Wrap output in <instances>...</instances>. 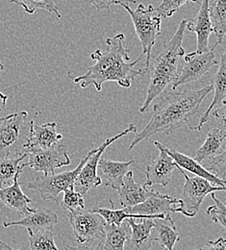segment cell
Masks as SVG:
<instances>
[{
  "mask_svg": "<svg viewBox=\"0 0 226 250\" xmlns=\"http://www.w3.org/2000/svg\"><path fill=\"white\" fill-rule=\"evenodd\" d=\"M106 45V50L97 49L91 54V59L95 63L88 67L87 72L73 79V82L80 88L86 89L94 85L97 92H100L103 84L111 81L128 89L136 77L144 74V70L134 68L142 60L143 55L134 62H130L129 49L125 43L123 33L108 38Z\"/></svg>",
  "mask_w": 226,
  "mask_h": 250,
  "instance_id": "obj_1",
  "label": "cell"
},
{
  "mask_svg": "<svg viewBox=\"0 0 226 250\" xmlns=\"http://www.w3.org/2000/svg\"><path fill=\"white\" fill-rule=\"evenodd\" d=\"M212 91L213 86L208 85L198 90L159 95L154 104L150 121L143 131L136 135L130 145L129 150L155 134L168 135L184 124H189V119L199 110L202 101Z\"/></svg>",
  "mask_w": 226,
  "mask_h": 250,
  "instance_id": "obj_2",
  "label": "cell"
},
{
  "mask_svg": "<svg viewBox=\"0 0 226 250\" xmlns=\"http://www.w3.org/2000/svg\"><path fill=\"white\" fill-rule=\"evenodd\" d=\"M186 20H182L177 30L169 42H167L159 55L155 58L152 65H149L150 77L147 94L144 103L140 108L141 113H145L153 100H155L164 89L173 84L178 75V63L186 51L182 46L184 34L186 31Z\"/></svg>",
  "mask_w": 226,
  "mask_h": 250,
  "instance_id": "obj_3",
  "label": "cell"
},
{
  "mask_svg": "<svg viewBox=\"0 0 226 250\" xmlns=\"http://www.w3.org/2000/svg\"><path fill=\"white\" fill-rule=\"evenodd\" d=\"M121 6L128 12L143 47V55L146 56L144 69L145 73L149 69L151 51L156 42V38L161 34L162 19L158 15L154 16L155 9L151 5L145 8L142 3L135 10L126 4H121Z\"/></svg>",
  "mask_w": 226,
  "mask_h": 250,
  "instance_id": "obj_4",
  "label": "cell"
},
{
  "mask_svg": "<svg viewBox=\"0 0 226 250\" xmlns=\"http://www.w3.org/2000/svg\"><path fill=\"white\" fill-rule=\"evenodd\" d=\"M28 114L25 111L8 115L0 122V158L16 157L26 152L29 137Z\"/></svg>",
  "mask_w": 226,
  "mask_h": 250,
  "instance_id": "obj_5",
  "label": "cell"
},
{
  "mask_svg": "<svg viewBox=\"0 0 226 250\" xmlns=\"http://www.w3.org/2000/svg\"><path fill=\"white\" fill-rule=\"evenodd\" d=\"M176 169L183 175L185 183L182 188V203L179 205L180 213L188 218H194L199 211L204 198L215 191H226V187L213 185L208 180L199 176L187 175L184 169L176 167Z\"/></svg>",
  "mask_w": 226,
  "mask_h": 250,
  "instance_id": "obj_6",
  "label": "cell"
},
{
  "mask_svg": "<svg viewBox=\"0 0 226 250\" xmlns=\"http://www.w3.org/2000/svg\"><path fill=\"white\" fill-rule=\"evenodd\" d=\"M92 151H90L86 156L84 157L78 166L69 171L61 172L58 174H50V175H42L38 176L32 182H29L27 184V188L38 191L44 201H58V196L61 192L65 191V189L73 188L74 181L81 170L82 167L90 157Z\"/></svg>",
  "mask_w": 226,
  "mask_h": 250,
  "instance_id": "obj_7",
  "label": "cell"
},
{
  "mask_svg": "<svg viewBox=\"0 0 226 250\" xmlns=\"http://www.w3.org/2000/svg\"><path fill=\"white\" fill-rule=\"evenodd\" d=\"M137 132V127L134 124H130L129 126L122 131L121 133H118L112 138L107 139L99 147L95 148L92 150V153L84 166L82 167L81 170L79 171L75 181L73 188L84 195L86 192H88L90 189L98 187L101 185V180L97 174V165L100 160V158L103 155L104 151L108 146H110L114 142L117 140L123 138V136H126L130 133H136Z\"/></svg>",
  "mask_w": 226,
  "mask_h": 250,
  "instance_id": "obj_8",
  "label": "cell"
},
{
  "mask_svg": "<svg viewBox=\"0 0 226 250\" xmlns=\"http://www.w3.org/2000/svg\"><path fill=\"white\" fill-rule=\"evenodd\" d=\"M68 219L79 245L103 241L107 223L97 213L82 209L68 213Z\"/></svg>",
  "mask_w": 226,
  "mask_h": 250,
  "instance_id": "obj_9",
  "label": "cell"
},
{
  "mask_svg": "<svg viewBox=\"0 0 226 250\" xmlns=\"http://www.w3.org/2000/svg\"><path fill=\"white\" fill-rule=\"evenodd\" d=\"M181 203L180 198L151 190L149 196L144 202L124 209L127 213L133 215V219H163L170 216L172 213H180L179 205Z\"/></svg>",
  "mask_w": 226,
  "mask_h": 250,
  "instance_id": "obj_10",
  "label": "cell"
},
{
  "mask_svg": "<svg viewBox=\"0 0 226 250\" xmlns=\"http://www.w3.org/2000/svg\"><path fill=\"white\" fill-rule=\"evenodd\" d=\"M26 153L27 162L22 164V167H28L44 176L53 174L55 169L70 164L65 146L59 143L43 149H29Z\"/></svg>",
  "mask_w": 226,
  "mask_h": 250,
  "instance_id": "obj_11",
  "label": "cell"
},
{
  "mask_svg": "<svg viewBox=\"0 0 226 250\" xmlns=\"http://www.w3.org/2000/svg\"><path fill=\"white\" fill-rule=\"evenodd\" d=\"M213 46L212 49H209L203 53H185L184 55V64L182 68L178 71V75L175 81L172 84V90H176L178 87L191 84L200 80L210 69L219 64L216 60V55Z\"/></svg>",
  "mask_w": 226,
  "mask_h": 250,
  "instance_id": "obj_12",
  "label": "cell"
},
{
  "mask_svg": "<svg viewBox=\"0 0 226 250\" xmlns=\"http://www.w3.org/2000/svg\"><path fill=\"white\" fill-rule=\"evenodd\" d=\"M225 106L226 105L223 106L222 110H217L213 113V115H211L215 117V119L217 120V125L208 132L205 142L195 152L194 159L199 164L205 162L208 159L217 156L223 153L224 151H226V123Z\"/></svg>",
  "mask_w": 226,
  "mask_h": 250,
  "instance_id": "obj_13",
  "label": "cell"
},
{
  "mask_svg": "<svg viewBox=\"0 0 226 250\" xmlns=\"http://www.w3.org/2000/svg\"><path fill=\"white\" fill-rule=\"evenodd\" d=\"M210 0H202L200 2V8L196 16L193 20L187 21L186 29L196 35L197 53H203L208 51L209 48V38L213 33L212 21L210 19Z\"/></svg>",
  "mask_w": 226,
  "mask_h": 250,
  "instance_id": "obj_14",
  "label": "cell"
},
{
  "mask_svg": "<svg viewBox=\"0 0 226 250\" xmlns=\"http://www.w3.org/2000/svg\"><path fill=\"white\" fill-rule=\"evenodd\" d=\"M135 219H127L131 231L124 250H149L154 242L152 235L154 220L150 218H144L138 219L140 221L137 222Z\"/></svg>",
  "mask_w": 226,
  "mask_h": 250,
  "instance_id": "obj_15",
  "label": "cell"
},
{
  "mask_svg": "<svg viewBox=\"0 0 226 250\" xmlns=\"http://www.w3.org/2000/svg\"><path fill=\"white\" fill-rule=\"evenodd\" d=\"M153 145L158 149L164 150L166 154H168L169 156L171 157L172 160L174 161L176 167H178L182 169H185V170L193 173L196 176H199L201 178H204V179L208 180L209 182H211L215 186L226 187V181H223L220 178L213 175L212 173H210L207 169L204 168V167L201 164L196 162L194 158H191V157L187 156L183 153H180V152H178L177 150H175L173 148H168L167 146L162 145L161 143H159L157 141L153 142Z\"/></svg>",
  "mask_w": 226,
  "mask_h": 250,
  "instance_id": "obj_16",
  "label": "cell"
},
{
  "mask_svg": "<svg viewBox=\"0 0 226 250\" xmlns=\"http://www.w3.org/2000/svg\"><path fill=\"white\" fill-rule=\"evenodd\" d=\"M132 165H135V161L133 160L118 162L100 158L97 165V170H99L98 176L101 180V185L103 184L105 187L119 190L123 186L124 175L129 171V167Z\"/></svg>",
  "mask_w": 226,
  "mask_h": 250,
  "instance_id": "obj_17",
  "label": "cell"
},
{
  "mask_svg": "<svg viewBox=\"0 0 226 250\" xmlns=\"http://www.w3.org/2000/svg\"><path fill=\"white\" fill-rule=\"evenodd\" d=\"M160 150L159 156L156 157L146 167L144 183L147 187L152 185H160L165 187L171 180L172 174L176 169V165L172 158L164 150Z\"/></svg>",
  "mask_w": 226,
  "mask_h": 250,
  "instance_id": "obj_18",
  "label": "cell"
},
{
  "mask_svg": "<svg viewBox=\"0 0 226 250\" xmlns=\"http://www.w3.org/2000/svg\"><path fill=\"white\" fill-rule=\"evenodd\" d=\"M219 69L217 72L214 74L213 79H212V86H213V91H214V96L211 104L209 105L208 109L204 112V114L201 116L200 121L198 125L195 126H191L190 128L195 130V131H200L202 126L205 125L211 116V112L216 106L219 105H226V51L223 52L221 56V60L219 62Z\"/></svg>",
  "mask_w": 226,
  "mask_h": 250,
  "instance_id": "obj_19",
  "label": "cell"
},
{
  "mask_svg": "<svg viewBox=\"0 0 226 250\" xmlns=\"http://www.w3.org/2000/svg\"><path fill=\"white\" fill-rule=\"evenodd\" d=\"M63 135L57 132V125L48 123L45 125H36L35 122L29 123V137L26 146V151L29 149H43L60 143Z\"/></svg>",
  "mask_w": 226,
  "mask_h": 250,
  "instance_id": "obj_20",
  "label": "cell"
},
{
  "mask_svg": "<svg viewBox=\"0 0 226 250\" xmlns=\"http://www.w3.org/2000/svg\"><path fill=\"white\" fill-rule=\"evenodd\" d=\"M22 169L18 171L12 185L6 188H0V200L7 207L17 211L22 216H26L34 209L30 207L31 199L22 191L19 183V178Z\"/></svg>",
  "mask_w": 226,
  "mask_h": 250,
  "instance_id": "obj_21",
  "label": "cell"
},
{
  "mask_svg": "<svg viewBox=\"0 0 226 250\" xmlns=\"http://www.w3.org/2000/svg\"><path fill=\"white\" fill-rule=\"evenodd\" d=\"M57 222L58 216L56 213L46 208H38L24 216L23 219L3 222V226L5 228L11 226H22L26 229H31L32 231H42L52 228Z\"/></svg>",
  "mask_w": 226,
  "mask_h": 250,
  "instance_id": "obj_22",
  "label": "cell"
},
{
  "mask_svg": "<svg viewBox=\"0 0 226 250\" xmlns=\"http://www.w3.org/2000/svg\"><path fill=\"white\" fill-rule=\"evenodd\" d=\"M118 191L120 194V203L123 208L133 207L144 202L151 192L145 184L135 182L132 171H127L124 175L123 186Z\"/></svg>",
  "mask_w": 226,
  "mask_h": 250,
  "instance_id": "obj_23",
  "label": "cell"
},
{
  "mask_svg": "<svg viewBox=\"0 0 226 250\" xmlns=\"http://www.w3.org/2000/svg\"><path fill=\"white\" fill-rule=\"evenodd\" d=\"M153 220V241L158 243L164 250H173L175 244L180 241V235L170 216Z\"/></svg>",
  "mask_w": 226,
  "mask_h": 250,
  "instance_id": "obj_24",
  "label": "cell"
},
{
  "mask_svg": "<svg viewBox=\"0 0 226 250\" xmlns=\"http://www.w3.org/2000/svg\"><path fill=\"white\" fill-rule=\"evenodd\" d=\"M130 225L125 219L120 225L107 224L106 231L101 242V245L105 250H124V246L129 238Z\"/></svg>",
  "mask_w": 226,
  "mask_h": 250,
  "instance_id": "obj_25",
  "label": "cell"
},
{
  "mask_svg": "<svg viewBox=\"0 0 226 250\" xmlns=\"http://www.w3.org/2000/svg\"><path fill=\"white\" fill-rule=\"evenodd\" d=\"M209 12L213 32L217 39V42L214 47H217L218 44H222L224 42L226 38V0H214L212 5L209 7Z\"/></svg>",
  "mask_w": 226,
  "mask_h": 250,
  "instance_id": "obj_26",
  "label": "cell"
},
{
  "mask_svg": "<svg viewBox=\"0 0 226 250\" xmlns=\"http://www.w3.org/2000/svg\"><path fill=\"white\" fill-rule=\"evenodd\" d=\"M26 155L27 153L25 152L20 156L0 158V188L13 184L18 171L24 168L20 164L26 158Z\"/></svg>",
  "mask_w": 226,
  "mask_h": 250,
  "instance_id": "obj_27",
  "label": "cell"
},
{
  "mask_svg": "<svg viewBox=\"0 0 226 250\" xmlns=\"http://www.w3.org/2000/svg\"><path fill=\"white\" fill-rule=\"evenodd\" d=\"M29 236L30 250H59L54 241L52 228L42 231H32L27 229Z\"/></svg>",
  "mask_w": 226,
  "mask_h": 250,
  "instance_id": "obj_28",
  "label": "cell"
},
{
  "mask_svg": "<svg viewBox=\"0 0 226 250\" xmlns=\"http://www.w3.org/2000/svg\"><path fill=\"white\" fill-rule=\"evenodd\" d=\"M11 3L21 6L27 14L33 15L37 10H45L61 19V14L54 0H9Z\"/></svg>",
  "mask_w": 226,
  "mask_h": 250,
  "instance_id": "obj_29",
  "label": "cell"
},
{
  "mask_svg": "<svg viewBox=\"0 0 226 250\" xmlns=\"http://www.w3.org/2000/svg\"><path fill=\"white\" fill-rule=\"evenodd\" d=\"M90 211H92L94 213H97L99 216H101L107 224L120 225L125 219H129V218L133 219V215L127 213L124 208L123 209H115L114 202L112 203V208L111 209L95 206Z\"/></svg>",
  "mask_w": 226,
  "mask_h": 250,
  "instance_id": "obj_30",
  "label": "cell"
},
{
  "mask_svg": "<svg viewBox=\"0 0 226 250\" xmlns=\"http://www.w3.org/2000/svg\"><path fill=\"white\" fill-rule=\"evenodd\" d=\"M63 192L64 197L60 201V206L67 214L85 209V202L81 193L77 192L73 188H67Z\"/></svg>",
  "mask_w": 226,
  "mask_h": 250,
  "instance_id": "obj_31",
  "label": "cell"
},
{
  "mask_svg": "<svg viewBox=\"0 0 226 250\" xmlns=\"http://www.w3.org/2000/svg\"><path fill=\"white\" fill-rule=\"evenodd\" d=\"M205 169H207L210 173L220 178L223 181H226V151L223 153L213 157L211 159L206 160L201 163Z\"/></svg>",
  "mask_w": 226,
  "mask_h": 250,
  "instance_id": "obj_32",
  "label": "cell"
},
{
  "mask_svg": "<svg viewBox=\"0 0 226 250\" xmlns=\"http://www.w3.org/2000/svg\"><path fill=\"white\" fill-rule=\"evenodd\" d=\"M190 2H196L200 4V1L198 0H163L160 5L154 9L155 13L163 20L172 17L182 6Z\"/></svg>",
  "mask_w": 226,
  "mask_h": 250,
  "instance_id": "obj_33",
  "label": "cell"
},
{
  "mask_svg": "<svg viewBox=\"0 0 226 250\" xmlns=\"http://www.w3.org/2000/svg\"><path fill=\"white\" fill-rule=\"evenodd\" d=\"M211 197L214 200L215 204L208 207L206 214L214 221L215 223H218L224 230L226 229V206L225 203H223L220 199H218L215 195V193H211Z\"/></svg>",
  "mask_w": 226,
  "mask_h": 250,
  "instance_id": "obj_34",
  "label": "cell"
},
{
  "mask_svg": "<svg viewBox=\"0 0 226 250\" xmlns=\"http://www.w3.org/2000/svg\"><path fill=\"white\" fill-rule=\"evenodd\" d=\"M90 3L97 9V11L109 9L113 5L121 4H135L137 0H89Z\"/></svg>",
  "mask_w": 226,
  "mask_h": 250,
  "instance_id": "obj_35",
  "label": "cell"
},
{
  "mask_svg": "<svg viewBox=\"0 0 226 250\" xmlns=\"http://www.w3.org/2000/svg\"><path fill=\"white\" fill-rule=\"evenodd\" d=\"M226 239L221 237L216 241H208L206 245L194 250H226Z\"/></svg>",
  "mask_w": 226,
  "mask_h": 250,
  "instance_id": "obj_36",
  "label": "cell"
},
{
  "mask_svg": "<svg viewBox=\"0 0 226 250\" xmlns=\"http://www.w3.org/2000/svg\"><path fill=\"white\" fill-rule=\"evenodd\" d=\"M64 249L65 250H105L101 245V242H99V241L83 244V245H80L79 247L65 246Z\"/></svg>",
  "mask_w": 226,
  "mask_h": 250,
  "instance_id": "obj_37",
  "label": "cell"
},
{
  "mask_svg": "<svg viewBox=\"0 0 226 250\" xmlns=\"http://www.w3.org/2000/svg\"><path fill=\"white\" fill-rule=\"evenodd\" d=\"M7 100H8V96L6 94L0 93V114L4 110V108L6 106V103H7Z\"/></svg>",
  "mask_w": 226,
  "mask_h": 250,
  "instance_id": "obj_38",
  "label": "cell"
},
{
  "mask_svg": "<svg viewBox=\"0 0 226 250\" xmlns=\"http://www.w3.org/2000/svg\"><path fill=\"white\" fill-rule=\"evenodd\" d=\"M0 250H15L13 248H11L10 246H8L6 243H4L2 240H0Z\"/></svg>",
  "mask_w": 226,
  "mask_h": 250,
  "instance_id": "obj_39",
  "label": "cell"
},
{
  "mask_svg": "<svg viewBox=\"0 0 226 250\" xmlns=\"http://www.w3.org/2000/svg\"><path fill=\"white\" fill-rule=\"evenodd\" d=\"M4 70V65H3V63L0 62V73L2 72Z\"/></svg>",
  "mask_w": 226,
  "mask_h": 250,
  "instance_id": "obj_40",
  "label": "cell"
},
{
  "mask_svg": "<svg viewBox=\"0 0 226 250\" xmlns=\"http://www.w3.org/2000/svg\"><path fill=\"white\" fill-rule=\"evenodd\" d=\"M5 117H6V116H5ZM5 117H1V116H0V122H1L2 120H4V118H5Z\"/></svg>",
  "mask_w": 226,
  "mask_h": 250,
  "instance_id": "obj_41",
  "label": "cell"
}]
</instances>
